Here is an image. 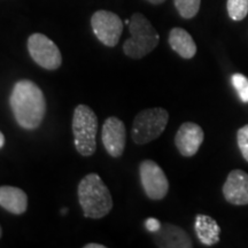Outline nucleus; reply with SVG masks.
I'll return each mask as SVG.
<instances>
[{
  "instance_id": "nucleus-11",
  "label": "nucleus",
  "mask_w": 248,
  "mask_h": 248,
  "mask_svg": "<svg viewBox=\"0 0 248 248\" xmlns=\"http://www.w3.org/2000/svg\"><path fill=\"white\" fill-rule=\"evenodd\" d=\"M223 195L231 204H248V173L240 169L232 170L223 185Z\"/></svg>"
},
{
  "instance_id": "nucleus-17",
  "label": "nucleus",
  "mask_w": 248,
  "mask_h": 248,
  "mask_svg": "<svg viewBox=\"0 0 248 248\" xmlns=\"http://www.w3.org/2000/svg\"><path fill=\"white\" fill-rule=\"evenodd\" d=\"M226 8L231 20L241 21L248 14V0H228Z\"/></svg>"
},
{
  "instance_id": "nucleus-12",
  "label": "nucleus",
  "mask_w": 248,
  "mask_h": 248,
  "mask_svg": "<svg viewBox=\"0 0 248 248\" xmlns=\"http://www.w3.org/2000/svg\"><path fill=\"white\" fill-rule=\"evenodd\" d=\"M154 241L157 247L162 248H191L193 247L192 240L187 232L177 225L166 224L161 225L156 232H154Z\"/></svg>"
},
{
  "instance_id": "nucleus-16",
  "label": "nucleus",
  "mask_w": 248,
  "mask_h": 248,
  "mask_svg": "<svg viewBox=\"0 0 248 248\" xmlns=\"http://www.w3.org/2000/svg\"><path fill=\"white\" fill-rule=\"evenodd\" d=\"M173 4L183 18H192L200 9L201 0H173Z\"/></svg>"
},
{
  "instance_id": "nucleus-1",
  "label": "nucleus",
  "mask_w": 248,
  "mask_h": 248,
  "mask_svg": "<svg viewBox=\"0 0 248 248\" xmlns=\"http://www.w3.org/2000/svg\"><path fill=\"white\" fill-rule=\"evenodd\" d=\"M9 105L17 124L23 129H37L45 117L44 93L32 80L21 79L15 83L9 98Z\"/></svg>"
},
{
  "instance_id": "nucleus-8",
  "label": "nucleus",
  "mask_w": 248,
  "mask_h": 248,
  "mask_svg": "<svg viewBox=\"0 0 248 248\" xmlns=\"http://www.w3.org/2000/svg\"><path fill=\"white\" fill-rule=\"evenodd\" d=\"M139 175L145 193L152 200H161L169 191V182L162 168L152 160L142 161Z\"/></svg>"
},
{
  "instance_id": "nucleus-13",
  "label": "nucleus",
  "mask_w": 248,
  "mask_h": 248,
  "mask_svg": "<svg viewBox=\"0 0 248 248\" xmlns=\"http://www.w3.org/2000/svg\"><path fill=\"white\" fill-rule=\"evenodd\" d=\"M0 207L14 215H22L28 208V195L14 186H0Z\"/></svg>"
},
{
  "instance_id": "nucleus-15",
  "label": "nucleus",
  "mask_w": 248,
  "mask_h": 248,
  "mask_svg": "<svg viewBox=\"0 0 248 248\" xmlns=\"http://www.w3.org/2000/svg\"><path fill=\"white\" fill-rule=\"evenodd\" d=\"M194 230L198 239L204 246H213L219 241L221 228L215 219L208 215H197Z\"/></svg>"
},
{
  "instance_id": "nucleus-10",
  "label": "nucleus",
  "mask_w": 248,
  "mask_h": 248,
  "mask_svg": "<svg viewBox=\"0 0 248 248\" xmlns=\"http://www.w3.org/2000/svg\"><path fill=\"white\" fill-rule=\"evenodd\" d=\"M204 133L200 125L193 122H185L179 126L175 137V145L183 156L191 157L197 154L203 142Z\"/></svg>"
},
{
  "instance_id": "nucleus-2",
  "label": "nucleus",
  "mask_w": 248,
  "mask_h": 248,
  "mask_svg": "<svg viewBox=\"0 0 248 248\" xmlns=\"http://www.w3.org/2000/svg\"><path fill=\"white\" fill-rule=\"evenodd\" d=\"M78 201L84 216L88 218L100 219L107 216L113 208V198L100 176L89 173L79 182Z\"/></svg>"
},
{
  "instance_id": "nucleus-7",
  "label": "nucleus",
  "mask_w": 248,
  "mask_h": 248,
  "mask_svg": "<svg viewBox=\"0 0 248 248\" xmlns=\"http://www.w3.org/2000/svg\"><path fill=\"white\" fill-rule=\"evenodd\" d=\"M91 27L95 37L108 47L116 46L123 32L122 20L109 11L95 12L91 17Z\"/></svg>"
},
{
  "instance_id": "nucleus-18",
  "label": "nucleus",
  "mask_w": 248,
  "mask_h": 248,
  "mask_svg": "<svg viewBox=\"0 0 248 248\" xmlns=\"http://www.w3.org/2000/svg\"><path fill=\"white\" fill-rule=\"evenodd\" d=\"M231 82L235 91L238 92L241 100L248 102V78L243 74H234L231 77Z\"/></svg>"
},
{
  "instance_id": "nucleus-3",
  "label": "nucleus",
  "mask_w": 248,
  "mask_h": 248,
  "mask_svg": "<svg viewBox=\"0 0 248 248\" xmlns=\"http://www.w3.org/2000/svg\"><path fill=\"white\" fill-rule=\"evenodd\" d=\"M130 38L123 44L126 57L139 60L150 54L160 42V36L146 16L140 13L132 14L129 22Z\"/></svg>"
},
{
  "instance_id": "nucleus-22",
  "label": "nucleus",
  "mask_w": 248,
  "mask_h": 248,
  "mask_svg": "<svg viewBox=\"0 0 248 248\" xmlns=\"http://www.w3.org/2000/svg\"><path fill=\"white\" fill-rule=\"evenodd\" d=\"M146 1H148L152 5H161L162 2L166 1V0H146Z\"/></svg>"
},
{
  "instance_id": "nucleus-14",
  "label": "nucleus",
  "mask_w": 248,
  "mask_h": 248,
  "mask_svg": "<svg viewBox=\"0 0 248 248\" xmlns=\"http://www.w3.org/2000/svg\"><path fill=\"white\" fill-rule=\"evenodd\" d=\"M169 45L183 59H192L197 53V45L187 31L182 28H173L170 30Z\"/></svg>"
},
{
  "instance_id": "nucleus-19",
  "label": "nucleus",
  "mask_w": 248,
  "mask_h": 248,
  "mask_svg": "<svg viewBox=\"0 0 248 248\" xmlns=\"http://www.w3.org/2000/svg\"><path fill=\"white\" fill-rule=\"evenodd\" d=\"M237 141L244 159L248 162V124L240 128L237 132Z\"/></svg>"
},
{
  "instance_id": "nucleus-23",
  "label": "nucleus",
  "mask_w": 248,
  "mask_h": 248,
  "mask_svg": "<svg viewBox=\"0 0 248 248\" xmlns=\"http://www.w3.org/2000/svg\"><path fill=\"white\" fill-rule=\"evenodd\" d=\"M4 145H5V137L4 135H2V132L0 131V148L4 147Z\"/></svg>"
},
{
  "instance_id": "nucleus-4",
  "label": "nucleus",
  "mask_w": 248,
  "mask_h": 248,
  "mask_svg": "<svg viewBox=\"0 0 248 248\" xmlns=\"http://www.w3.org/2000/svg\"><path fill=\"white\" fill-rule=\"evenodd\" d=\"M74 142L77 152L83 156H91L97 148L98 117L92 108L78 105L73 116Z\"/></svg>"
},
{
  "instance_id": "nucleus-9",
  "label": "nucleus",
  "mask_w": 248,
  "mask_h": 248,
  "mask_svg": "<svg viewBox=\"0 0 248 248\" xmlns=\"http://www.w3.org/2000/svg\"><path fill=\"white\" fill-rule=\"evenodd\" d=\"M101 139L107 153L113 157H120L126 145L125 124L116 116L108 117L102 125Z\"/></svg>"
},
{
  "instance_id": "nucleus-6",
  "label": "nucleus",
  "mask_w": 248,
  "mask_h": 248,
  "mask_svg": "<svg viewBox=\"0 0 248 248\" xmlns=\"http://www.w3.org/2000/svg\"><path fill=\"white\" fill-rule=\"evenodd\" d=\"M31 59L46 70H57L62 64V55L57 44L43 33H33L28 39Z\"/></svg>"
},
{
  "instance_id": "nucleus-21",
  "label": "nucleus",
  "mask_w": 248,
  "mask_h": 248,
  "mask_svg": "<svg viewBox=\"0 0 248 248\" xmlns=\"http://www.w3.org/2000/svg\"><path fill=\"white\" fill-rule=\"evenodd\" d=\"M84 248H106V246H104V245H100V244H88L85 245Z\"/></svg>"
},
{
  "instance_id": "nucleus-24",
  "label": "nucleus",
  "mask_w": 248,
  "mask_h": 248,
  "mask_svg": "<svg viewBox=\"0 0 248 248\" xmlns=\"http://www.w3.org/2000/svg\"><path fill=\"white\" fill-rule=\"evenodd\" d=\"M1 234H2V230H1V226H0V237H1Z\"/></svg>"
},
{
  "instance_id": "nucleus-20",
  "label": "nucleus",
  "mask_w": 248,
  "mask_h": 248,
  "mask_svg": "<svg viewBox=\"0 0 248 248\" xmlns=\"http://www.w3.org/2000/svg\"><path fill=\"white\" fill-rule=\"evenodd\" d=\"M161 223L160 221H157L156 218H153V217H151V218L146 219V222H145V226H146V229L152 233H154V232H156L159 229L161 228Z\"/></svg>"
},
{
  "instance_id": "nucleus-5",
  "label": "nucleus",
  "mask_w": 248,
  "mask_h": 248,
  "mask_svg": "<svg viewBox=\"0 0 248 248\" xmlns=\"http://www.w3.org/2000/svg\"><path fill=\"white\" fill-rule=\"evenodd\" d=\"M169 121V113L161 107L148 108L137 114L132 123L131 138L138 145H145L159 138Z\"/></svg>"
}]
</instances>
